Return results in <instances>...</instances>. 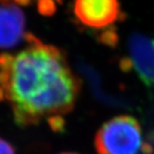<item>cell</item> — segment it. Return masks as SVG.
<instances>
[{"mask_svg":"<svg viewBox=\"0 0 154 154\" xmlns=\"http://www.w3.org/2000/svg\"><path fill=\"white\" fill-rule=\"evenodd\" d=\"M25 41L23 49L0 54V101L20 126L47 122L60 130L77 101L80 81L61 49L31 34Z\"/></svg>","mask_w":154,"mask_h":154,"instance_id":"1","label":"cell"},{"mask_svg":"<svg viewBox=\"0 0 154 154\" xmlns=\"http://www.w3.org/2000/svg\"><path fill=\"white\" fill-rule=\"evenodd\" d=\"M97 154H151V146L144 142L138 121L119 115L105 122L95 137Z\"/></svg>","mask_w":154,"mask_h":154,"instance_id":"2","label":"cell"},{"mask_svg":"<svg viewBox=\"0 0 154 154\" xmlns=\"http://www.w3.org/2000/svg\"><path fill=\"white\" fill-rule=\"evenodd\" d=\"M73 13L83 25L92 29L109 28L125 18L118 0H74Z\"/></svg>","mask_w":154,"mask_h":154,"instance_id":"3","label":"cell"},{"mask_svg":"<svg viewBox=\"0 0 154 154\" xmlns=\"http://www.w3.org/2000/svg\"><path fill=\"white\" fill-rule=\"evenodd\" d=\"M25 16L20 5L13 0H0V48H12L25 40Z\"/></svg>","mask_w":154,"mask_h":154,"instance_id":"4","label":"cell"},{"mask_svg":"<svg viewBox=\"0 0 154 154\" xmlns=\"http://www.w3.org/2000/svg\"><path fill=\"white\" fill-rule=\"evenodd\" d=\"M128 48L140 80L148 87L154 88V38L134 34L129 38Z\"/></svg>","mask_w":154,"mask_h":154,"instance_id":"5","label":"cell"},{"mask_svg":"<svg viewBox=\"0 0 154 154\" xmlns=\"http://www.w3.org/2000/svg\"><path fill=\"white\" fill-rule=\"evenodd\" d=\"M20 6L36 4L42 14H52L56 9V4L61 3L62 0H13Z\"/></svg>","mask_w":154,"mask_h":154,"instance_id":"6","label":"cell"},{"mask_svg":"<svg viewBox=\"0 0 154 154\" xmlns=\"http://www.w3.org/2000/svg\"><path fill=\"white\" fill-rule=\"evenodd\" d=\"M101 41L103 44H105V45L109 47L114 48L117 46L119 37L113 26L107 28V30L103 32V34L101 35Z\"/></svg>","mask_w":154,"mask_h":154,"instance_id":"7","label":"cell"},{"mask_svg":"<svg viewBox=\"0 0 154 154\" xmlns=\"http://www.w3.org/2000/svg\"><path fill=\"white\" fill-rule=\"evenodd\" d=\"M119 66H120V69L125 73L130 72L132 70L134 69L133 61H132L131 58H128V57L123 58L122 60H121L120 62H119Z\"/></svg>","mask_w":154,"mask_h":154,"instance_id":"8","label":"cell"},{"mask_svg":"<svg viewBox=\"0 0 154 154\" xmlns=\"http://www.w3.org/2000/svg\"><path fill=\"white\" fill-rule=\"evenodd\" d=\"M0 154H16L12 145L0 137Z\"/></svg>","mask_w":154,"mask_h":154,"instance_id":"9","label":"cell"},{"mask_svg":"<svg viewBox=\"0 0 154 154\" xmlns=\"http://www.w3.org/2000/svg\"><path fill=\"white\" fill-rule=\"evenodd\" d=\"M60 154H77V153H74V152H62V153H60Z\"/></svg>","mask_w":154,"mask_h":154,"instance_id":"10","label":"cell"}]
</instances>
